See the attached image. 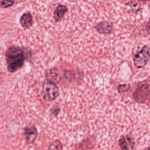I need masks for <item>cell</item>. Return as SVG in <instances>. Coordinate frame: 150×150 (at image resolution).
I'll return each mask as SVG.
<instances>
[{"instance_id":"1","label":"cell","mask_w":150,"mask_h":150,"mask_svg":"<svg viewBox=\"0 0 150 150\" xmlns=\"http://www.w3.org/2000/svg\"><path fill=\"white\" fill-rule=\"evenodd\" d=\"M6 60L8 71L14 73L23 66L25 61L24 52L21 48L12 46L6 53Z\"/></svg>"},{"instance_id":"2","label":"cell","mask_w":150,"mask_h":150,"mask_svg":"<svg viewBox=\"0 0 150 150\" xmlns=\"http://www.w3.org/2000/svg\"><path fill=\"white\" fill-rule=\"evenodd\" d=\"M60 93L59 88L53 82L47 81L43 86L42 95L45 100H54L57 99Z\"/></svg>"},{"instance_id":"3","label":"cell","mask_w":150,"mask_h":150,"mask_svg":"<svg viewBox=\"0 0 150 150\" xmlns=\"http://www.w3.org/2000/svg\"><path fill=\"white\" fill-rule=\"evenodd\" d=\"M149 50V47L145 45L139 52L134 56L133 60L136 67L140 68L145 66L150 58Z\"/></svg>"},{"instance_id":"4","label":"cell","mask_w":150,"mask_h":150,"mask_svg":"<svg viewBox=\"0 0 150 150\" xmlns=\"http://www.w3.org/2000/svg\"><path fill=\"white\" fill-rule=\"evenodd\" d=\"M150 86L147 82H142L139 85L134 93V98L138 102H144L149 96Z\"/></svg>"},{"instance_id":"5","label":"cell","mask_w":150,"mask_h":150,"mask_svg":"<svg viewBox=\"0 0 150 150\" xmlns=\"http://www.w3.org/2000/svg\"><path fill=\"white\" fill-rule=\"evenodd\" d=\"M96 29L102 35H110L114 30L113 24L108 21H102L99 23L95 27Z\"/></svg>"},{"instance_id":"6","label":"cell","mask_w":150,"mask_h":150,"mask_svg":"<svg viewBox=\"0 0 150 150\" xmlns=\"http://www.w3.org/2000/svg\"><path fill=\"white\" fill-rule=\"evenodd\" d=\"M68 10V8L65 5H59L58 6L54 12V18L55 21L58 22L61 21Z\"/></svg>"},{"instance_id":"7","label":"cell","mask_w":150,"mask_h":150,"mask_svg":"<svg viewBox=\"0 0 150 150\" xmlns=\"http://www.w3.org/2000/svg\"><path fill=\"white\" fill-rule=\"evenodd\" d=\"M33 22L32 15L29 13L23 14L20 19L21 25L26 29L30 28L32 26Z\"/></svg>"},{"instance_id":"8","label":"cell","mask_w":150,"mask_h":150,"mask_svg":"<svg viewBox=\"0 0 150 150\" xmlns=\"http://www.w3.org/2000/svg\"><path fill=\"white\" fill-rule=\"evenodd\" d=\"M25 138L28 143H33L37 136V131L35 127L26 128L24 131Z\"/></svg>"},{"instance_id":"9","label":"cell","mask_w":150,"mask_h":150,"mask_svg":"<svg viewBox=\"0 0 150 150\" xmlns=\"http://www.w3.org/2000/svg\"><path fill=\"white\" fill-rule=\"evenodd\" d=\"M49 81H48L53 83H58L60 80V76L58 71L55 69L50 70L49 73L47 74Z\"/></svg>"},{"instance_id":"10","label":"cell","mask_w":150,"mask_h":150,"mask_svg":"<svg viewBox=\"0 0 150 150\" xmlns=\"http://www.w3.org/2000/svg\"><path fill=\"white\" fill-rule=\"evenodd\" d=\"M120 145L123 150H129L132 148V141L128 137H122L120 140Z\"/></svg>"},{"instance_id":"11","label":"cell","mask_w":150,"mask_h":150,"mask_svg":"<svg viewBox=\"0 0 150 150\" xmlns=\"http://www.w3.org/2000/svg\"><path fill=\"white\" fill-rule=\"evenodd\" d=\"M49 150H62V145L59 140H55L50 146Z\"/></svg>"},{"instance_id":"12","label":"cell","mask_w":150,"mask_h":150,"mask_svg":"<svg viewBox=\"0 0 150 150\" xmlns=\"http://www.w3.org/2000/svg\"><path fill=\"white\" fill-rule=\"evenodd\" d=\"M14 4V1H0V6L2 8L9 7L12 6Z\"/></svg>"},{"instance_id":"13","label":"cell","mask_w":150,"mask_h":150,"mask_svg":"<svg viewBox=\"0 0 150 150\" xmlns=\"http://www.w3.org/2000/svg\"><path fill=\"white\" fill-rule=\"evenodd\" d=\"M129 6L131 7V8L132 11L136 12L138 11L140 8V4L136 1H131L129 3Z\"/></svg>"},{"instance_id":"14","label":"cell","mask_w":150,"mask_h":150,"mask_svg":"<svg viewBox=\"0 0 150 150\" xmlns=\"http://www.w3.org/2000/svg\"><path fill=\"white\" fill-rule=\"evenodd\" d=\"M130 87V85L129 84L119 85L117 86V89L120 92H125L128 91Z\"/></svg>"},{"instance_id":"15","label":"cell","mask_w":150,"mask_h":150,"mask_svg":"<svg viewBox=\"0 0 150 150\" xmlns=\"http://www.w3.org/2000/svg\"><path fill=\"white\" fill-rule=\"evenodd\" d=\"M149 150V149H147V150Z\"/></svg>"}]
</instances>
